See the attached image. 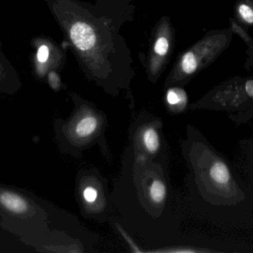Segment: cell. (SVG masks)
<instances>
[{"label":"cell","mask_w":253,"mask_h":253,"mask_svg":"<svg viewBox=\"0 0 253 253\" xmlns=\"http://www.w3.org/2000/svg\"><path fill=\"white\" fill-rule=\"evenodd\" d=\"M197 144L196 190L201 211L227 231L253 232V187L205 140Z\"/></svg>","instance_id":"1"},{"label":"cell","mask_w":253,"mask_h":253,"mask_svg":"<svg viewBox=\"0 0 253 253\" xmlns=\"http://www.w3.org/2000/svg\"><path fill=\"white\" fill-rule=\"evenodd\" d=\"M199 107L239 114L253 108V75L231 77L212 89Z\"/></svg>","instance_id":"2"},{"label":"cell","mask_w":253,"mask_h":253,"mask_svg":"<svg viewBox=\"0 0 253 253\" xmlns=\"http://www.w3.org/2000/svg\"><path fill=\"white\" fill-rule=\"evenodd\" d=\"M238 157L239 169L253 187V138L240 140Z\"/></svg>","instance_id":"3"},{"label":"cell","mask_w":253,"mask_h":253,"mask_svg":"<svg viewBox=\"0 0 253 253\" xmlns=\"http://www.w3.org/2000/svg\"><path fill=\"white\" fill-rule=\"evenodd\" d=\"M70 35L73 43L80 50H89L93 47L96 41L93 29L83 22H78L73 25Z\"/></svg>","instance_id":"4"},{"label":"cell","mask_w":253,"mask_h":253,"mask_svg":"<svg viewBox=\"0 0 253 253\" xmlns=\"http://www.w3.org/2000/svg\"><path fill=\"white\" fill-rule=\"evenodd\" d=\"M246 30L253 26V0H236L234 18Z\"/></svg>","instance_id":"5"},{"label":"cell","mask_w":253,"mask_h":253,"mask_svg":"<svg viewBox=\"0 0 253 253\" xmlns=\"http://www.w3.org/2000/svg\"><path fill=\"white\" fill-rule=\"evenodd\" d=\"M0 203L13 213L22 214L28 209V202L19 195L12 192H0Z\"/></svg>","instance_id":"6"},{"label":"cell","mask_w":253,"mask_h":253,"mask_svg":"<svg viewBox=\"0 0 253 253\" xmlns=\"http://www.w3.org/2000/svg\"><path fill=\"white\" fill-rule=\"evenodd\" d=\"M230 28L233 34H237L248 46L247 54L248 57L245 63V69L251 71L253 68V38L248 34V30L241 26L233 18H230Z\"/></svg>","instance_id":"7"},{"label":"cell","mask_w":253,"mask_h":253,"mask_svg":"<svg viewBox=\"0 0 253 253\" xmlns=\"http://www.w3.org/2000/svg\"><path fill=\"white\" fill-rule=\"evenodd\" d=\"M19 75L11 62L6 57L2 51L1 39H0V84L18 83Z\"/></svg>","instance_id":"8"},{"label":"cell","mask_w":253,"mask_h":253,"mask_svg":"<svg viewBox=\"0 0 253 253\" xmlns=\"http://www.w3.org/2000/svg\"><path fill=\"white\" fill-rule=\"evenodd\" d=\"M98 126V120L94 116H87L80 120L76 126L75 132L80 138H87L91 135Z\"/></svg>","instance_id":"9"},{"label":"cell","mask_w":253,"mask_h":253,"mask_svg":"<svg viewBox=\"0 0 253 253\" xmlns=\"http://www.w3.org/2000/svg\"><path fill=\"white\" fill-rule=\"evenodd\" d=\"M143 141L146 149L150 152L157 151L160 145L157 132L153 128H148L143 134Z\"/></svg>","instance_id":"10"},{"label":"cell","mask_w":253,"mask_h":253,"mask_svg":"<svg viewBox=\"0 0 253 253\" xmlns=\"http://www.w3.org/2000/svg\"><path fill=\"white\" fill-rule=\"evenodd\" d=\"M166 187L162 181L156 180L150 187V197L154 203H161L166 197Z\"/></svg>","instance_id":"11"},{"label":"cell","mask_w":253,"mask_h":253,"mask_svg":"<svg viewBox=\"0 0 253 253\" xmlns=\"http://www.w3.org/2000/svg\"><path fill=\"white\" fill-rule=\"evenodd\" d=\"M181 68L187 75H191L199 71V65L193 51H190L184 53L181 60Z\"/></svg>","instance_id":"12"},{"label":"cell","mask_w":253,"mask_h":253,"mask_svg":"<svg viewBox=\"0 0 253 253\" xmlns=\"http://www.w3.org/2000/svg\"><path fill=\"white\" fill-rule=\"evenodd\" d=\"M167 99H168V102L170 105H180L184 106L187 103V95L185 92L183 90H174V89H171L168 92V96H167Z\"/></svg>","instance_id":"13"},{"label":"cell","mask_w":253,"mask_h":253,"mask_svg":"<svg viewBox=\"0 0 253 253\" xmlns=\"http://www.w3.org/2000/svg\"><path fill=\"white\" fill-rule=\"evenodd\" d=\"M227 116L233 123L239 126L243 123H248L253 119V108L239 114H227Z\"/></svg>","instance_id":"14"},{"label":"cell","mask_w":253,"mask_h":253,"mask_svg":"<svg viewBox=\"0 0 253 253\" xmlns=\"http://www.w3.org/2000/svg\"><path fill=\"white\" fill-rule=\"evenodd\" d=\"M169 49V43L165 37H160L155 45V51L159 55H165Z\"/></svg>","instance_id":"15"},{"label":"cell","mask_w":253,"mask_h":253,"mask_svg":"<svg viewBox=\"0 0 253 253\" xmlns=\"http://www.w3.org/2000/svg\"><path fill=\"white\" fill-rule=\"evenodd\" d=\"M48 82L52 89L57 90L60 87V79L55 71H50L48 74Z\"/></svg>","instance_id":"16"},{"label":"cell","mask_w":253,"mask_h":253,"mask_svg":"<svg viewBox=\"0 0 253 253\" xmlns=\"http://www.w3.org/2000/svg\"><path fill=\"white\" fill-rule=\"evenodd\" d=\"M84 199L89 203H93L97 199V191L93 187H87L83 193Z\"/></svg>","instance_id":"17"}]
</instances>
